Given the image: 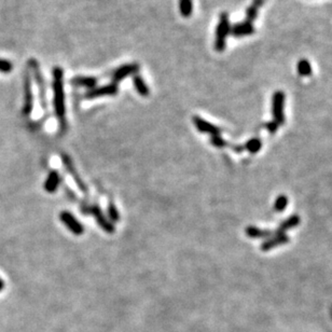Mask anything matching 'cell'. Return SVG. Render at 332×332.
Instances as JSON below:
<instances>
[{
	"instance_id": "cell-1",
	"label": "cell",
	"mask_w": 332,
	"mask_h": 332,
	"mask_svg": "<svg viewBox=\"0 0 332 332\" xmlns=\"http://www.w3.org/2000/svg\"><path fill=\"white\" fill-rule=\"evenodd\" d=\"M53 92H54V109L61 123H65V92H64V71L55 66L52 71Z\"/></svg>"
},
{
	"instance_id": "cell-2",
	"label": "cell",
	"mask_w": 332,
	"mask_h": 332,
	"mask_svg": "<svg viewBox=\"0 0 332 332\" xmlns=\"http://www.w3.org/2000/svg\"><path fill=\"white\" fill-rule=\"evenodd\" d=\"M231 30L229 14L222 12L219 17V22L216 27V38H215V50L222 52L227 47V39Z\"/></svg>"
},
{
	"instance_id": "cell-3",
	"label": "cell",
	"mask_w": 332,
	"mask_h": 332,
	"mask_svg": "<svg viewBox=\"0 0 332 332\" xmlns=\"http://www.w3.org/2000/svg\"><path fill=\"white\" fill-rule=\"evenodd\" d=\"M284 104H285V94L282 91H276L272 98V112L274 121L278 125H282L285 123Z\"/></svg>"
},
{
	"instance_id": "cell-4",
	"label": "cell",
	"mask_w": 332,
	"mask_h": 332,
	"mask_svg": "<svg viewBox=\"0 0 332 332\" xmlns=\"http://www.w3.org/2000/svg\"><path fill=\"white\" fill-rule=\"evenodd\" d=\"M139 69H141V66L137 63L124 64V65L118 67L112 73V82L117 84L128 76H135L139 71Z\"/></svg>"
},
{
	"instance_id": "cell-5",
	"label": "cell",
	"mask_w": 332,
	"mask_h": 332,
	"mask_svg": "<svg viewBox=\"0 0 332 332\" xmlns=\"http://www.w3.org/2000/svg\"><path fill=\"white\" fill-rule=\"evenodd\" d=\"M34 107V98H33V91H31V81L29 73L26 71L24 77V106H23V115L29 116L33 111Z\"/></svg>"
},
{
	"instance_id": "cell-6",
	"label": "cell",
	"mask_w": 332,
	"mask_h": 332,
	"mask_svg": "<svg viewBox=\"0 0 332 332\" xmlns=\"http://www.w3.org/2000/svg\"><path fill=\"white\" fill-rule=\"evenodd\" d=\"M118 93V84L116 83H109L103 85V87L93 88L89 90L85 93V98L88 99H94L97 97H101V96H109V95H116Z\"/></svg>"
},
{
	"instance_id": "cell-7",
	"label": "cell",
	"mask_w": 332,
	"mask_h": 332,
	"mask_svg": "<svg viewBox=\"0 0 332 332\" xmlns=\"http://www.w3.org/2000/svg\"><path fill=\"white\" fill-rule=\"evenodd\" d=\"M255 31L256 29H255L254 24L247 22V21H244V22H239L231 26L230 34L234 37H237V38H240V37L254 35Z\"/></svg>"
},
{
	"instance_id": "cell-8",
	"label": "cell",
	"mask_w": 332,
	"mask_h": 332,
	"mask_svg": "<svg viewBox=\"0 0 332 332\" xmlns=\"http://www.w3.org/2000/svg\"><path fill=\"white\" fill-rule=\"evenodd\" d=\"M289 242V237L286 235V233H275L274 237H269L265 239L261 245V249L263 251L271 250L273 248L277 247V246L284 245Z\"/></svg>"
},
{
	"instance_id": "cell-9",
	"label": "cell",
	"mask_w": 332,
	"mask_h": 332,
	"mask_svg": "<svg viewBox=\"0 0 332 332\" xmlns=\"http://www.w3.org/2000/svg\"><path fill=\"white\" fill-rule=\"evenodd\" d=\"M193 123L195 127L202 133H206V134H212L213 136H217L220 134V128L213 125L212 123L205 121L204 119H202L200 117H194L193 118Z\"/></svg>"
},
{
	"instance_id": "cell-10",
	"label": "cell",
	"mask_w": 332,
	"mask_h": 332,
	"mask_svg": "<svg viewBox=\"0 0 332 332\" xmlns=\"http://www.w3.org/2000/svg\"><path fill=\"white\" fill-rule=\"evenodd\" d=\"M61 220L66 224V227L71 230V231L74 234L80 235L83 233V227L82 224L78 222L76 220V218H74L71 213H67V212H63L61 213Z\"/></svg>"
},
{
	"instance_id": "cell-11",
	"label": "cell",
	"mask_w": 332,
	"mask_h": 332,
	"mask_svg": "<svg viewBox=\"0 0 332 332\" xmlns=\"http://www.w3.org/2000/svg\"><path fill=\"white\" fill-rule=\"evenodd\" d=\"M265 0H254L248 9L246 10V21L249 23H253L258 17V10L263 6Z\"/></svg>"
},
{
	"instance_id": "cell-12",
	"label": "cell",
	"mask_w": 332,
	"mask_h": 332,
	"mask_svg": "<svg viewBox=\"0 0 332 332\" xmlns=\"http://www.w3.org/2000/svg\"><path fill=\"white\" fill-rule=\"evenodd\" d=\"M71 83L77 87H83L88 88L89 90L95 88V85L97 84V79L94 77H87V76H80L76 77L71 80Z\"/></svg>"
},
{
	"instance_id": "cell-13",
	"label": "cell",
	"mask_w": 332,
	"mask_h": 332,
	"mask_svg": "<svg viewBox=\"0 0 332 332\" xmlns=\"http://www.w3.org/2000/svg\"><path fill=\"white\" fill-rule=\"evenodd\" d=\"M133 83H134V87H135L137 93L142 96H148L150 94V90L149 87L144 82L143 78L141 76V74H135L133 78Z\"/></svg>"
},
{
	"instance_id": "cell-14",
	"label": "cell",
	"mask_w": 332,
	"mask_h": 332,
	"mask_svg": "<svg viewBox=\"0 0 332 332\" xmlns=\"http://www.w3.org/2000/svg\"><path fill=\"white\" fill-rule=\"evenodd\" d=\"M246 234L250 238H269L272 237V232L267 230H261L256 227H248L246 229Z\"/></svg>"
},
{
	"instance_id": "cell-15",
	"label": "cell",
	"mask_w": 332,
	"mask_h": 332,
	"mask_svg": "<svg viewBox=\"0 0 332 332\" xmlns=\"http://www.w3.org/2000/svg\"><path fill=\"white\" fill-rule=\"evenodd\" d=\"M299 223H300V217L297 215H293L291 217H289L287 220H285L281 224L276 233H285L286 231H288V230L296 228Z\"/></svg>"
},
{
	"instance_id": "cell-16",
	"label": "cell",
	"mask_w": 332,
	"mask_h": 332,
	"mask_svg": "<svg viewBox=\"0 0 332 332\" xmlns=\"http://www.w3.org/2000/svg\"><path fill=\"white\" fill-rule=\"evenodd\" d=\"M179 12L181 17L190 18L193 12V0H179Z\"/></svg>"
},
{
	"instance_id": "cell-17",
	"label": "cell",
	"mask_w": 332,
	"mask_h": 332,
	"mask_svg": "<svg viewBox=\"0 0 332 332\" xmlns=\"http://www.w3.org/2000/svg\"><path fill=\"white\" fill-rule=\"evenodd\" d=\"M297 69L301 77H308L313 72L312 65H310V63L308 60H305V58H302V60H300L298 62Z\"/></svg>"
},
{
	"instance_id": "cell-18",
	"label": "cell",
	"mask_w": 332,
	"mask_h": 332,
	"mask_svg": "<svg viewBox=\"0 0 332 332\" xmlns=\"http://www.w3.org/2000/svg\"><path fill=\"white\" fill-rule=\"evenodd\" d=\"M58 184H60V176L56 172H52L46 181L45 189L47 192H54L58 187Z\"/></svg>"
},
{
	"instance_id": "cell-19",
	"label": "cell",
	"mask_w": 332,
	"mask_h": 332,
	"mask_svg": "<svg viewBox=\"0 0 332 332\" xmlns=\"http://www.w3.org/2000/svg\"><path fill=\"white\" fill-rule=\"evenodd\" d=\"M262 147V142L259 138H253L245 144V148L248 150L250 153H257Z\"/></svg>"
},
{
	"instance_id": "cell-20",
	"label": "cell",
	"mask_w": 332,
	"mask_h": 332,
	"mask_svg": "<svg viewBox=\"0 0 332 332\" xmlns=\"http://www.w3.org/2000/svg\"><path fill=\"white\" fill-rule=\"evenodd\" d=\"M94 213H95V216H96V219H97V221L99 223V226L103 228L104 230H106L107 232H114V228L111 227V224L108 223V222H106L105 221V219L104 217L101 216V213L99 212L98 208H95L94 210Z\"/></svg>"
},
{
	"instance_id": "cell-21",
	"label": "cell",
	"mask_w": 332,
	"mask_h": 332,
	"mask_svg": "<svg viewBox=\"0 0 332 332\" xmlns=\"http://www.w3.org/2000/svg\"><path fill=\"white\" fill-rule=\"evenodd\" d=\"M288 205V197L285 195H281L278 196L276 201H275V204H274V210L276 212H283Z\"/></svg>"
},
{
	"instance_id": "cell-22",
	"label": "cell",
	"mask_w": 332,
	"mask_h": 332,
	"mask_svg": "<svg viewBox=\"0 0 332 332\" xmlns=\"http://www.w3.org/2000/svg\"><path fill=\"white\" fill-rule=\"evenodd\" d=\"M12 69H13V65L11 62L3 60V58H0V72L10 73L12 71Z\"/></svg>"
},
{
	"instance_id": "cell-23",
	"label": "cell",
	"mask_w": 332,
	"mask_h": 332,
	"mask_svg": "<svg viewBox=\"0 0 332 332\" xmlns=\"http://www.w3.org/2000/svg\"><path fill=\"white\" fill-rule=\"evenodd\" d=\"M211 142L213 144V146H216V147H224V146H227V142H224L223 139L217 135V136H213L212 139H211Z\"/></svg>"
},
{
	"instance_id": "cell-24",
	"label": "cell",
	"mask_w": 332,
	"mask_h": 332,
	"mask_svg": "<svg viewBox=\"0 0 332 332\" xmlns=\"http://www.w3.org/2000/svg\"><path fill=\"white\" fill-rule=\"evenodd\" d=\"M278 127H280V125H278L275 121H272V122L266 123V128H267V131H269L271 134L276 133L277 130H278Z\"/></svg>"
},
{
	"instance_id": "cell-25",
	"label": "cell",
	"mask_w": 332,
	"mask_h": 332,
	"mask_svg": "<svg viewBox=\"0 0 332 332\" xmlns=\"http://www.w3.org/2000/svg\"><path fill=\"white\" fill-rule=\"evenodd\" d=\"M109 213H110V217H111L112 220L117 221L118 219H119V215H118V213H117V211H116V208H115V207L110 206V208H109Z\"/></svg>"
},
{
	"instance_id": "cell-26",
	"label": "cell",
	"mask_w": 332,
	"mask_h": 332,
	"mask_svg": "<svg viewBox=\"0 0 332 332\" xmlns=\"http://www.w3.org/2000/svg\"><path fill=\"white\" fill-rule=\"evenodd\" d=\"M2 288H3V282L0 280V290H2Z\"/></svg>"
}]
</instances>
